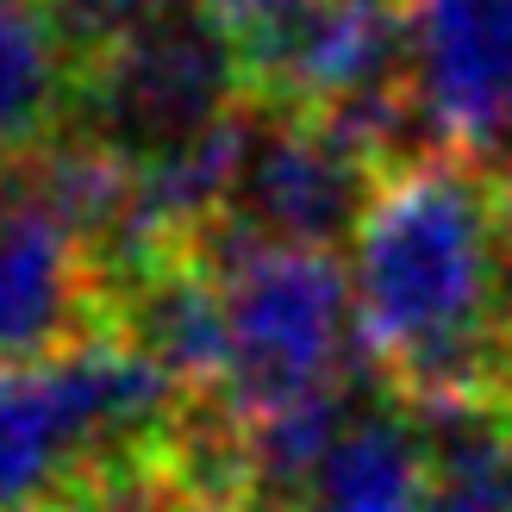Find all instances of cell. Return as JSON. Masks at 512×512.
<instances>
[{
  "label": "cell",
  "instance_id": "cell-1",
  "mask_svg": "<svg viewBox=\"0 0 512 512\" xmlns=\"http://www.w3.org/2000/svg\"><path fill=\"white\" fill-rule=\"evenodd\" d=\"M356 350L400 406L512 388V269L500 188L481 169L413 157L381 175L350 232Z\"/></svg>",
  "mask_w": 512,
  "mask_h": 512
},
{
  "label": "cell",
  "instance_id": "cell-2",
  "mask_svg": "<svg viewBox=\"0 0 512 512\" xmlns=\"http://www.w3.org/2000/svg\"><path fill=\"white\" fill-rule=\"evenodd\" d=\"M225 288V325H232V375H225L219 413L263 419L281 406L344 394L356 338L350 269L331 250L263 244L244 225L213 219L194 238Z\"/></svg>",
  "mask_w": 512,
  "mask_h": 512
},
{
  "label": "cell",
  "instance_id": "cell-3",
  "mask_svg": "<svg viewBox=\"0 0 512 512\" xmlns=\"http://www.w3.org/2000/svg\"><path fill=\"white\" fill-rule=\"evenodd\" d=\"M250 107L244 44L213 13H150L94 44L75 69L63 132H88L132 163L188 144Z\"/></svg>",
  "mask_w": 512,
  "mask_h": 512
},
{
  "label": "cell",
  "instance_id": "cell-4",
  "mask_svg": "<svg viewBox=\"0 0 512 512\" xmlns=\"http://www.w3.org/2000/svg\"><path fill=\"white\" fill-rule=\"evenodd\" d=\"M406 88L444 157L512 175V0H406Z\"/></svg>",
  "mask_w": 512,
  "mask_h": 512
},
{
  "label": "cell",
  "instance_id": "cell-5",
  "mask_svg": "<svg viewBox=\"0 0 512 512\" xmlns=\"http://www.w3.org/2000/svg\"><path fill=\"white\" fill-rule=\"evenodd\" d=\"M250 100L263 113H325L406 82V0H319L275 32L244 38Z\"/></svg>",
  "mask_w": 512,
  "mask_h": 512
},
{
  "label": "cell",
  "instance_id": "cell-6",
  "mask_svg": "<svg viewBox=\"0 0 512 512\" xmlns=\"http://www.w3.org/2000/svg\"><path fill=\"white\" fill-rule=\"evenodd\" d=\"M263 119L269 125H256L250 163L238 175L225 219L263 244H306V250H325L331 238L356 232L375 194V175L344 144H331L319 119L300 113H263Z\"/></svg>",
  "mask_w": 512,
  "mask_h": 512
},
{
  "label": "cell",
  "instance_id": "cell-7",
  "mask_svg": "<svg viewBox=\"0 0 512 512\" xmlns=\"http://www.w3.org/2000/svg\"><path fill=\"white\" fill-rule=\"evenodd\" d=\"M107 325L94 250L69 225L25 194L0 219V369L7 363H50L88 331Z\"/></svg>",
  "mask_w": 512,
  "mask_h": 512
},
{
  "label": "cell",
  "instance_id": "cell-8",
  "mask_svg": "<svg viewBox=\"0 0 512 512\" xmlns=\"http://www.w3.org/2000/svg\"><path fill=\"white\" fill-rule=\"evenodd\" d=\"M107 325L132 338L188 400H219L232 375V325L225 288L200 250L169 256L163 269L138 275L132 288L107 294Z\"/></svg>",
  "mask_w": 512,
  "mask_h": 512
},
{
  "label": "cell",
  "instance_id": "cell-9",
  "mask_svg": "<svg viewBox=\"0 0 512 512\" xmlns=\"http://www.w3.org/2000/svg\"><path fill=\"white\" fill-rule=\"evenodd\" d=\"M88 481V450L50 363L0 369V512H57Z\"/></svg>",
  "mask_w": 512,
  "mask_h": 512
},
{
  "label": "cell",
  "instance_id": "cell-10",
  "mask_svg": "<svg viewBox=\"0 0 512 512\" xmlns=\"http://www.w3.org/2000/svg\"><path fill=\"white\" fill-rule=\"evenodd\" d=\"M431 488L438 469L413 413L375 406V413H350L294 512H425Z\"/></svg>",
  "mask_w": 512,
  "mask_h": 512
},
{
  "label": "cell",
  "instance_id": "cell-11",
  "mask_svg": "<svg viewBox=\"0 0 512 512\" xmlns=\"http://www.w3.org/2000/svg\"><path fill=\"white\" fill-rule=\"evenodd\" d=\"M82 50L44 0H0V157H32L69 125Z\"/></svg>",
  "mask_w": 512,
  "mask_h": 512
},
{
  "label": "cell",
  "instance_id": "cell-12",
  "mask_svg": "<svg viewBox=\"0 0 512 512\" xmlns=\"http://www.w3.org/2000/svg\"><path fill=\"white\" fill-rule=\"evenodd\" d=\"M306 7H319V0H207V13H213L238 44L256 38V32H275V25H288V19L306 13Z\"/></svg>",
  "mask_w": 512,
  "mask_h": 512
},
{
  "label": "cell",
  "instance_id": "cell-13",
  "mask_svg": "<svg viewBox=\"0 0 512 512\" xmlns=\"http://www.w3.org/2000/svg\"><path fill=\"white\" fill-rule=\"evenodd\" d=\"M19 207V157H0V219Z\"/></svg>",
  "mask_w": 512,
  "mask_h": 512
},
{
  "label": "cell",
  "instance_id": "cell-14",
  "mask_svg": "<svg viewBox=\"0 0 512 512\" xmlns=\"http://www.w3.org/2000/svg\"><path fill=\"white\" fill-rule=\"evenodd\" d=\"M175 7H188V0H132L138 19H150V13H175Z\"/></svg>",
  "mask_w": 512,
  "mask_h": 512
},
{
  "label": "cell",
  "instance_id": "cell-15",
  "mask_svg": "<svg viewBox=\"0 0 512 512\" xmlns=\"http://www.w3.org/2000/svg\"><path fill=\"white\" fill-rule=\"evenodd\" d=\"M506 431H512V388H506Z\"/></svg>",
  "mask_w": 512,
  "mask_h": 512
},
{
  "label": "cell",
  "instance_id": "cell-16",
  "mask_svg": "<svg viewBox=\"0 0 512 512\" xmlns=\"http://www.w3.org/2000/svg\"><path fill=\"white\" fill-rule=\"evenodd\" d=\"M57 512H75V506H57Z\"/></svg>",
  "mask_w": 512,
  "mask_h": 512
}]
</instances>
